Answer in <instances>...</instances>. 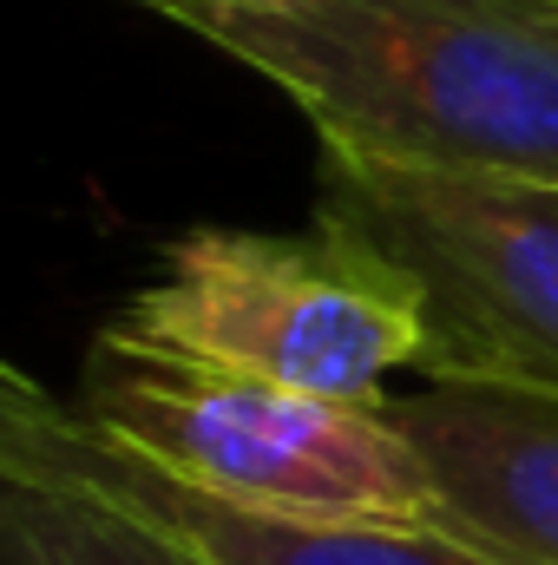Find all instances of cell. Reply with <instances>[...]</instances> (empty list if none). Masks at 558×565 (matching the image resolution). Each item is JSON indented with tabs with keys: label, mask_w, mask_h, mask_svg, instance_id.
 <instances>
[{
	"label": "cell",
	"mask_w": 558,
	"mask_h": 565,
	"mask_svg": "<svg viewBox=\"0 0 558 565\" xmlns=\"http://www.w3.org/2000/svg\"><path fill=\"white\" fill-rule=\"evenodd\" d=\"M191 33L264 73L315 145L558 184V0H315Z\"/></svg>",
	"instance_id": "1"
},
{
	"label": "cell",
	"mask_w": 558,
	"mask_h": 565,
	"mask_svg": "<svg viewBox=\"0 0 558 565\" xmlns=\"http://www.w3.org/2000/svg\"><path fill=\"white\" fill-rule=\"evenodd\" d=\"M73 415L158 473L250 513L440 526L433 473L388 408L211 369L132 342L112 322L86 349Z\"/></svg>",
	"instance_id": "2"
},
{
	"label": "cell",
	"mask_w": 558,
	"mask_h": 565,
	"mask_svg": "<svg viewBox=\"0 0 558 565\" xmlns=\"http://www.w3.org/2000/svg\"><path fill=\"white\" fill-rule=\"evenodd\" d=\"M112 329L348 408H388V382L420 375L427 355L415 282L322 217L309 231L197 224L171 237Z\"/></svg>",
	"instance_id": "3"
},
{
	"label": "cell",
	"mask_w": 558,
	"mask_h": 565,
	"mask_svg": "<svg viewBox=\"0 0 558 565\" xmlns=\"http://www.w3.org/2000/svg\"><path fill=\"white\" fill-rule=\"evenodd\" d=\"M315 217L415 282L420 382L558 395V184L415 171L322 145Z\"/></svg>",
	"instance_id": "4"
},
{
	"label": "cell",
	"mask_w": 558,
	"mask_h": 565,
	"mask_svg": "<svg viewBox=\"0 0 558 565\" xmlns=\"http://www.w3.org/2000/svg\"><path fill=\"white\" fill-rule=\"evenodd\" d=\"M0 467L66 473L79 487H99L126 500L151 526L178 533L211 565H500L473 553L466 540L440 526H388V520H282L250 513L230 500H211L151 460L126 454L119 440L93 434L73 415V402H53L26 369L0 375Z\"/></svg>",
	"instance_id": "5"
},
{
	"label": "cell",
	"mask_w": 558,
	"mask_h": 565,
	"mask_svg": "<svg viewBox=\"0 0 558 565\" xmlns=\"http://www.w3.org/2000/svg\"><path fill=\"white\" fill-rule=\"evenodd\" d=\"M440 493V533L500 565H558V395L420 382L388 402Z\"/></svg>",
	"instance_id": "6"
},
{
	"label": "cell",
	"mask_w": 558,
	"mask_h": 565,
	"mask_svg": "<svg viewBox=\"0 0 558 565\" xmlns=\"http://www.w3.org/2000/svg\"><path fill=\"white\" fill-rule=\"evenodd\" d=\"M0 565H211L126 500L66 473L0 467Z\"/></svg>",
	"instance_id": "7"
},
{
	"label": "cell",
	"mask_w": 558,
	"mask_h": 565,
	"mask_svg": "<svg viewBox=\"0 0 558 565\" xmlns=\"http://www.w3.org/2000/svg\"><path fill=\"white\" fill-rule=\"evenodd\" d=\"M132 7H151L191 33L197 20H217V13H289V7H315V0H132Z\"/></svg>",
	"instance_id": "8"
}]
</instances>
